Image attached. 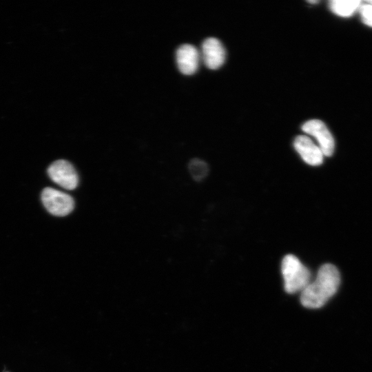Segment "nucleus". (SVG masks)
I'll list each match as a JSON object with an SVG mask.
<instances>
[{"label": "nucleus", "instance_id": "1", "mask_svg": "<svg viewBox=\"0 0 372 372\" xmlns=\"http://www.w3.org/2000/svg\"><path fill=\"white\" fill-rule=\"evenodd\" d=\"M340 276L332 264H324L319 269L314 281L302 291L300 302L307 308L322 307L338 290Z\"/></svg>", "mask_w": 372, "mask_h": 372}, {"label": "nucleus", "instance_id": "2", "mask_svg": "<svg viewBox=\"0 0 372 372\" xmlns=\"http://www.w3.org/2000/svg\"><path fill=\"white\" fill-rule=\"evenodd\" d=\"M285 291L294 293L302 291L310 282V271L295 256H285L281 265Z\"/></svg>", "mask_w": 372, "mask_h": 372}, {"label": "nucleus", "instance_id": "3", "mask_svg": "<svg viewBox=\"0 0 372 372\" xmlns=\"http://www.w3.org/2000/svg\"><path fill=\"white\" fill-rule=\"evenodd\" d=\"M41 200L46 209L54 216L68 215L74 208V200L70 195L52 187L43 190Z\"/></svg>", "mask_w": 372, "mask_h": 372}, {"label": "nucleus", "instance_id": "4", "mask_svg": "<svg viewBox=\"0 0 372 372\" xmlns=\"http://www.w3.org/2000/svg\"><path fill=\"white\" fill-rule=\"evenodd\" d=\"M48 174L52 181L65 189L72 190L78 186V174L68 161L61 159L53 162L48 169Z\"/></svg>", "mask_w": 372, "mask_h": 372}, {"label": "nucleus", "instance_id": "5", "mask_svg": "<svg viewBox=\"0 0 372 372\" xmlns=\"http://www.w3.org/2000/svg\"><path fill=\"white\" fill-rule=\"evenodd\" d=\"M302 130L313 136L318 143V147L324 156H330L335 148L333 137L326 125L320 120L312 119L305 122Z\"/></svg>", "mask_w": 372, "mask_h": 372}, {"label": "nucleus", "instance_id": "6", "mask_svg": "<svg viewBox=\"0 0 372 372\" xmlns=\"http://www.w3.org/2000/svg\"><path fill=\"white\" fill-rule=\"evenodd\" d=\"M201 50L203 60L208 68L216 70L224 63L225 50L217 38H207L202 44Z\"/></svg>", "mask_w": 372, "mask_h": 372}, {"label": "nucleus", "instance_id": "7", "mask_svg": "<svg viewBox=\"0 0 372 372\" xmlns=\"http://www.w3.org/2000/svg\"><path fill=\"white\" fill-rule=\"evenodd\" d=\"M200 55L196 47L185 43L176 52V61L179 71L185 75L195 73L198 68Z\"/></svg>", "mask_w": 372, "mask_h": 372}, {"label": "nucleus", "instance_id": "8", "mask_svg": "<svg viewBox=\"0 0 372 372\" xmlns=\"http://www.w3.org/2000/svg\"><path fill=\"white\" fill-rule=\"evenodd\" d=\"M295 149L303 161L313 166L320 165L323 161V153L321 149L307 136L299 135L293 141Z\"/></svg>", "mask_w": 372, "mask_h": 372}, {"label": "nucleus", "instance_id": "9", "mask_svg": "<svg viewBox=\"0 0 372 372\" xmlns=\"http://www.w3.org/2000/svg\"><path fill=\"white\" fill-rule=\"evenodd\" d=\"M360 3L357 0H333L329 2V7L335 14L347 17L359 8Z\"/></svg>", "mask_w": 372, "mask_h": 372}, {"label": "nucleus", "instance_id": "10", "mask_svg": "<svg viewBox=\"0 0 372 372\" xmlns=\"http://www.w3.org/2000/svg\"><path fill=\"white\" fill-rule=\"evenodd\" d=\"M188 169L191 176L197 181L203 180L208 174L209 167L205 162L194 158L189 163Z\"/></svg>", "mask_w": 372, "mask_h": 372}, {"label": "nucleus", "instance_id": "11", "mask_svg": "<svg viewBox=\"0 0 372 372\" xmlns=\"http://www.w3.org/2000/svg\"><path fill=\"white\" fill-rule=\"evenodd\" d=\"M359 10L362 22L372 27V6L369 3L360 5Z\"/></svg>", "mask_w": 372, "mask_h": 372}, {"label": "nucleus", "instance_id": "12", "mask_svg": "<svg viewBox=\"0 0 372 372\" xmlns=\"http://www.w3.org/2000/svg\"><path fill=\"white\" fill-rule=\"evenodd\" d=\"M308 2H309V3H318V1H315V0L311 1V0H310V1H308Z\"/></svg>", "mask_w": 372, "mask_h": 372}, {"label": "nucleus", "instance_id": "13", "mask_svg": "<svg viewBox=\"0 0 372 372\" xmlns=\"http://www.w3.org/2000/svg\"><path fill=\"white\" fill-rule=\"evenodd\" d=\"M368 3L372 6V1H369Z\"/></svg>", "mask_w": 372, "mask_h": 372}]
</instances>
